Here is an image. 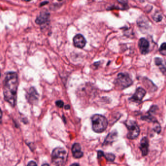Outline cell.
Returning a JSON list of instances; mask_svg holds the SVG:
<instances>
[{
  "label": "cell",
  "mask_w": 166,
  "mask_h": 166,
  "mask_svg": "<svg viewBox=\"0 0 166 166\" xmlns=\"http://www.w3.org/2000/svg\"><path fill=\"white\" fill-rule=\"evenodd\" d=\"M157 109V107L156 106H152L150 108V109L149 111V114L152 115V113H154Z\"/></svg>",
  "instance_id": "21"
},
{
  "label": "cell",
  "mask_w": 166,
  "mask_h": 166,
  "mask_svg": "<svg viewBox=\"0 0 166 166\" xmlns=\"http://www.w3.org/2000/svg\"><path fill=\"white\" fill-rule=\"evenodd\" d=\"M27 166H38L36 163L34 161H32L29 162Z\"/></svg>",
  "instance_id": "22"
},
{
  "label": "cell",
  "mask_w": 166,
  "mask_h": 166,
  "mask_svg": "<svg viewBox=\"0 0 166 166\" xmlns=\"http://www.w3.org/2000/svg\"><path fill=\"white\" fill-rule=\"evenodd\" d=\"M49 13L47 12H42L35 20V23L38 24H42L47 22L49 18Z\"/></svg>",
  "instance_id": "12"
},
{
  "label": "cell",
  "mask_w": 166,
  "mask_h": 166,
  "mask_svg": "<svg viewBox=\"0 0 166 166\" xmlns=\"http://www.w3.org/2000/svg\"><path fill=\"white\" fill-rule=\"evenodd\" d=\"M0 76H1V74H0Z\"/></svg>",
  "instance_id": "30"
},
{
  "label": "cell",
  "mask_w": 166,
  "mask_h": 166,
  "mask_svg": "<svg viewBox=\"0 0 166 166\" xmlns=\"http://www.w3.org/2000/svg\"><path fill=\"white\" fill-rule=\"evenodd\" d=\"M70 166H80L79 164L78 163H74L72 164V165H71Z\"/></svg>",
  "instance_id": "26"
},
{
  "label": "cell",
  "mask_w": 166,
  "mask_h": 166,
  "mask_svg": "<svg viewBox=\"0 0 166 166\" xmlns=\"http://www.w3.org/2000/svg\"><path fill=\"white\" fill-rule=\"evenodd\" d=\"M117 136V133L116 131H112V132L108 134L107 137L105 140L104 143L108 144L113 142L115 139L116 138Z\"/></svg>",
  "instance_id": "14"
},
{
  "label": "cell",
  "mask_w": 166,
  "mask_h": 166,
  "mask_svg": "<svg viewBox=\"0 0 166 166\" xmlns=\"http://www.w3.org/2000/svg\"><path fill=\"white\" fill-rule=\"evenodd\" d=\"M159 52L162 55H166V42L161 44L159 48Z\"/></svg>",
  "instance_id": "18"
},
{
  "label": "cell",
  "mask_w": 166,
  "mask_h": 166,
  "mask_svg": "<svg viewBox=\"0 0 166 166\" xmlns=\"http://www.w3.org/2000/svg\"><path fill=\"white\" fill-rule=\"evenodd\" d=\"M55 105H57V107L62 108V107H64V103L61 100H58V101H57V102H55Z\"/></svg>",
  "instance_id": "20"
},
{
  "label": "cell",
  "mask_w": 166,
  "mask_h": 166,
  "mask_svg": "<svg viewBox=\"0 0 166 166\" xmlns=\"http://www.w3.org/2000/svg\"><path fill=\"white\" fill-rule=\"evenodd\" d=\"M18 85L17 74L14 72H9L6 73L4 81V99L12 107H14L16 105Z\"/></svg>",
  "instance_id": "1"
},
{
  "label": "cell",
  "mask_w": 166,
  "mask_h": 166,
  "mask_svg": "<svg viewBox=\"0 0 166 166\" xmlns=\"http://www.w3.org/2000/svg\"><path fill=\"white\" fill-rule=\"evenodd\" d=\"M72 151L73 157L75 158H80L83 156V152L81 151L80 145L78 143H76L73 145Z\"/></svg>",
  "instance_id": "11"
},
{
  "label": "cell",
  "mask_w": 166,
  "mask_h": 166,
  "mask_svg": "<svg viewBox=\"0 0 166 166\" xmlns=\"http://www.w3.org/2000/svg\"><path fill=\"white\" fill-rule=\"evenodd\" d=\"M68 154L63 148L58 147L53 150L52 161L55 166H63L67 162Z\"/></svg>",
  "instance_id": "3"
},
{
  "label": "cell",
  "mask_w": 166,
  "mask_h": 166,
  "mask_svg": "<svg viewBox=\"0 0 166 166\" xmlns=\"http://www.w3.org/2000/svg\"><path fill=\"white\" fill-rule=\"evenodd\" d=\"M92 127L96 133H101L106 130L108 125V121L105 116L100 114H95L91 117Z\"/></svg>",
  "instance_id": "2"
},
{
  "label": "cell",
  "mask_w": 166,
  "mask_h": 166,
  "mask_svg": "<svg viewBox=\"0 0 166 166\" xmlns=\"http://www.w3.org/2000/svg\"><path fill=\"white\" fill-rule=\"evenodd\" d=\"M146 91L142 88H138L136 90L134 94L129 99L130 101L132 102L139 103L142 101L145 95L146 94Z\"/></svg>",
  "instance_id": "7"
},
{
  "label": "cell",
  "mask_w": 166,
  "mask_h": 166,
  "mask_svg": "<svg viewBox=\"0 0 166 166\" xmlns=\"http://www.w3.org/2000/svg\"><path fill=\"white\" fill-rule=\"evenodd\" d=\"M133 81L129 75L126 73H120L115 81V87L120 90L125 89L131 86Z\"/></svg>",
  "instance_id": "4"
},
{
  "label": "cell",
  "mask_w": 166,
  "mask_h": 166,
  "mask_svg": "<svg viewBox=\"0 0 166 166\" xmlns=\"http://www.w3.org/2000/svg\"></svg>",
  "instance_id": "31"
},
{
  "label": "cell",
  "mask_w": 166,
  "mask_h": 166,
  "mask_svg": "<svg viewBox=\"0 0 166 166\" xmlns=\"http://www.w3.org/2000/svg\"><path fill=\"white\" fill-rule=\"evenodd\" d=\"M154 130L155 132L157 133H160V131H161V126H160L159 123L157 121L154 122Z\"/></svg>",
  "instance_id": "19"
},
{
  "label": "cell",
  "mask_w": 166,
  "mask_h": 166,
  "mask_svg": "<svg viewBox=\"0 0 166 166\" xmlns=\"http://www.w3.org/2000/svg\"><path fill=\"white\" fill-rule=\"evenodd\" d=\"M128 132L127 134V137L130 140H134L138 137L140 134V129L137 124L134 121H129L125 124Z\"/></svg>",
  "instance_id": "5"
},
{
  "label": "cell",
  "mask_w": 166,
  "mask_h": 166,
  "mask_svg": "<svg viewBox=\"0 0 166 166\" xmlns=\"http://www.w3.org/2000/svg\"><path fill=\"white\" fill-rule=\"evenodd\" d=\"M39 98V94L34 87L29 88L26 94V99L28 102L31 104H35L38 103Z\"/></svg>",
  "instance_id": "6"
},
{
  "label": "cell",
  "mask_w": 166,
  "mask_h": 166,
  "mask_svg": "<svg viewBox=\"0 0 166 166\" xmlns=\"http://www.w3.org/2000/svg\"><path fill=\"white\" fill-rule=\"evenodd\" d=\"M65 109L66 110L69 109H70V106L69 105H66V106H65Z\"/></svg>",
  "instance_id": "25"
},
{
  "label": "cell",
  "mask_w": 166,
  "mask_h": 166,
  "mask_svg": "<svg viewBox=\"0 0 166 166\" xmlns=\"http://www.w3.org/2000/svg\"><path fill=\"white\" fill-rule=\"evenodd\" d=\"M42 166H50L49 165H48V164H44L43 165H42Z\"/></svg>",
  "instance_id": "27"
},
{
  "label": "cell",
  "mask_w": 166,
  "mask_h": 166,
  "mask_svg": "<svg viewBox=\"0 0 166 166\" xmlns=\"http://www.w3.org/2000/svg\"><path fill=\"white\" fill-rule=\"evenodd\" d=\"M24 1H25L26 2H29L30 1H31V0H24Z\"/></svg>",
  "instance_id": "28"
},
{
  "label": "cell",
  "mask_w": 166,
  "mask_h": 166,
  "mask_svg": "<svg viewBox=\"0 0 166 166\" xmlns=\"http://www.w3.org/2000/svg\"><path fill=\"white\" fill-rule=\"evenodd\" d=\"M103 155H104V153L103 152L101 151H98V157L99 158H100L101 156H103Z\"/></svg>",
  "instance_id": "23"
},
{
  "label": "cell",
  "mask_w": 166,
  "mask_h": 166,
  "mask_svg": "<svg viewBox=\"0 0 166 166\" xmlns=\"http://www.w3.org/2000/svg\"><path fill=\"white\" fill-rule=\"evenodd\" d=\"M138 47L140 52L142 54H147L149 51L150 44L147 39L144 38H141L138 42Z\"/></svg>",
  "instance_id": "9"
},
{
  "label": "cell",
  "mask_w": 166,
  "mask_h": 166,
  "mask_svg": "<svg viewBox=\"0 0 166 166\" xmlns=\"http://www.w3.org/2000/svg\"><path fill=\"white\" fill-rule=\"evenodd\" d=\"M149 140L147 137H144L141 139L140 143V148L141 150L143 156H146L148 154L149 146Z\"/></svg>",
  "instance_id": "10"
},
{
  "label": "cell",
  "mask_w": 166,
  "mask_h": 166,
  "mask_svg": "<svg viewBox=\"0 0 166 166\" xmlns=\"http://www.w3.org/2000/svg\"><path fill=\"white\" fill-rule=\"evenodd\" d=\"M73 42L74 46L80 49L84 48L87 43L85 38L81 34L76 35L73 38Z\"/></svg>",
  "instance_id": "8"
},
{
  "label": "cell",
  "mask_w": 166,
  "mask_h": 166,
  "mask_svg": "<svg viewBox=\"0 0 166 166\" xmlns=\"http://www.w3.org/2000/svg\"><path fill=\"white\" fill-rule=\"evenodd\" d=\"M142 120L144 121H147L148 122H155L157 121L156 119L155 118V117L152 116V115L149 114L148 116H144V117H142L141 118Z\"/></svg>",
  "instance_id": "15"
},
{
  "label": "cell",
  "mask_w": 166,
  "mask_h": 166,
  "mask_svg": "<svg viewBox=\"0 0 166 166\" xmlns=\"http://www.w3.org/2000/svg\"><path fill=\"white\" fill-rule=\"evenodd\" d=\"M2 117H3V113H2V111L1 109L0 108V123L2 122Z\"/></svg>",
  "instance_id": "24"
},
{
  "label": "cell",
  "mask_w": 166,
  "mask_h": 166,
  "mask_svg": "<svg viewBox=\"0 0 166 166\" xmlns=\"http://www.w3.org/2000/svg\"><path fill=\"white\" fill-rule=\"evenodd\" d=\"M58 1H62V0H58Z\"/></svg>",
  "instance_id": "29"
},
{
  "label": "cell",
  "mask_w": 166,
  "mask_h": 166,
  "mask_svg": "<svg viewBox=\"0 0 166 166\" xmlns=\"http://www.w3.org/2000/svg\"><path fill=\"white\" fill-rule=\"evenodd\" d=\"M103 156H105L106 159L108 161H110V162H112L115 160V156L114 155L112 154H106L103 155Z\"/></svg>",
  "instance_id": "17"
},
{
  "label": "cell",
  "mask_w": 166,
  "mask_h": 166,
  "mask_svg": "<svg viewBox=\"0 0 166 166\" xmlns=\"http://www.w3.org/2000/svg\"><path fill=\"white\" fill-rule=\"evenodd\" d=\"M155 64L160 68V69L163 74L166 73V68L163 64V60L160 57H156L155 58Z\"/></svg>",
  "instance_id": "13"
},
{
  "label": "cell",
  "mask_w": 166,
  "mask_h": 166,
  "mask_svg": "<svg viewBox=\"0 0 166 166\" xmlns=\"http://www.w3.org/2000/svg\"><path fill=\"white\" fill-rule=\"evenodd\" d=\"M154 20L156 22H159L162 20V16L159 12H156L153 16Z\"/></svg>",
  "instance_id": "16"
}]
</instances>
